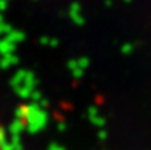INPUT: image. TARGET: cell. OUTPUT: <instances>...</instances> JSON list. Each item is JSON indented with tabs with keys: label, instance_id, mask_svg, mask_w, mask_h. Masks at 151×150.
<instances>
[{
	"label": "cell",
	"instance_id": "6da1fadb",
	"mask_svg": "<svg viewBox=\"0 0 151 150\" xmlns=\"http://www.w3.org/2000/svg\"><path fill=\"white\" fill-rule=\"evenodd\" d=\"M0 150H1V130H0Z\"/></svg>",
	"mask_w": 151,
	"mask_h": 150
}]
</instances>
